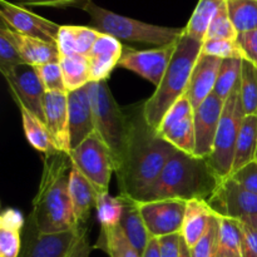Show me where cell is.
Returning a JSON list of instances; mask_svg holds the SVG:
<instances>
[{
    "mask_svg": "<svg viewBox=\"0 0 257 257\" xmlns=\"http://www.w3.org/2000/svg\"><path fill=\"white\" fill-rule=\"evenodd\" d=\"M130 118V141L122 170L117 173L120 193L142 200L155 185L176 148L161 137L145 119L141 109H133Z\"/></svg>",
    "mask_w": 257,
    "mask_h": 257,
    "instance_id": "1",
    "label": "cell"
},
{
    "mask_svg": "<svg viewBox=\"0 0 257 257\" xmlns=\"http://www.w3.org/2000/svg\"><path fill=\"white\" fill-rule=\"evenodd\" d=\"M69 156L58 152L44 156L39 188L33 201L29 220L43 233L79 230L69 195Z\"/></svg>",
    "mask_w": 257,
    "mask_h": 257,
    "instance_id": "2",
    "label": "cell"
},
{
    "mask_svg": "<svg viewBox=\"0 0 257 257\" xmlns=\"http://www.w3.org/2000/svg\"><path fill=\"white\" fill-rule=\"evenodd\" d=\"M221 178L208 163L207 158L176 151L155 185L140 201L151 200H200L207 201L217 188Z\"/></svg>",
    "mask_w": 257,
    "mask_h": 257,
    "instance_id": "3",
    "label": "cell"
},
{
    "mask_svg": "<svg viewBox=\"0 0 257 257\" xmlns=\"http://www.w3.org/2000/svg\"><path fill=\"white\" fill-rule=\"evenodd\" d=\"M202 44L186 34L183 28V34L176 43L175 52L160 85L142 104L146 122L153 130H158L166 113L187 93L192 72L202 52Z\"/></svg>",
    "mask_w": 257,
    "mask_h": 257,
    "instance_id": "4",
    "label": "cell"
},
{
    "mask_svg": "<svg viewBox=\"0 0 257 257\" xmlns=\"http://www.w3.org/2000/svg\"><path fill=\"white\" fill-rule=\"evenodd\" d=\"M88 89L94 115L95 132L109 148L117 175L122 170L127 155L130 118L117 104L107 80L89 83Z\"/></svg>",
    "mask_w": 257,
    "mask_h": 257,
    "instance_id": "5",
    "label": "cell"
},
{
    "mask_svg": "<svg viewBox=\"0 0 257 257\" xmlns=\"http://www.w3.org/2000/svg\"><path fill=\"white\" fill-rule=\"evenodd\" d=\"M83 10L89 15L93 28L112 35L118 40L142 43L160 48L173 44L183 34V28L181 29L148 24L100 8L93 2H90Z\"/></svg>",
    "mask_w": 257,
    "mask_h": 257,
    "instance_id": "6",
    "label": "cell"
},
{
    "mask_svg": "<svg viewBox=\"0 0 257 257\" xmlns=\"http://www.w3.org/2000/svg\"><path fill=\"white\" fill-rule=\"evenodd\" d=\"M245 115L240 97V82H238L235 89L225 100V107L216 133L212 153L207 158L212 170L221 180L228 177L232 173L236 142Z\"/></svg>",
    "mask_w": 257,
    "mask_h": 257,
    "instance_id": "7",
    "label": "cell"
},
{
    "mask_svg": "<svg viewBox=\"0 0 257 257\" xmlns=\"http://www.w3.org/2000/svg\"><path fill=\"white\" fill-rule=\"evenodd\" d=\"M69 158L72 165L90 181L98 193L108 192L110 177L115 172L114 162L109 148L97 132L70 151Z\"/></svg>",
    "mask_w": 257,
    "mask_h": 257,
    "instance_id": "8",
    "label": "cell"
},
{
    "mask_svg": "<svg viewBox=\"0 0 257 257\" xmlns=\"http://www.w3.org/2000/svg\"><path fill=\"white\" fill-rule=\"evenodd\" d=\"M0 72L4 75L18 107H24L45 123L44 97L47 90L38 75L37 68L22 63L7 69H0Z\"/></svg>",
    "mask_w": 257,
    "mask_h": 257,
    "instance_id": "9",
    "label": "cell"
},
{
    "mask_svg": "<svg viewBox=\"0 0 257 257\" xmlns=\"http://www.w3.org/2000/svg\"><path fill=\"white\" fill-rule=\"evenodd\" d=\"M157 132L176 150L195 155V109L187 93L166 113Z\"/></svg>",
    "mask_w": 257,
    "mask_h": 257,
    "instance_id": "10",
    "label": "cell"
},
{
    "mask_svg": "<svg viewBox=\"0 0 257 257\" xmlns=\"http://www.w3.org/2000/svg\"><path fill=\"white\" fill-rule=\"evenodd\" d=\"M215 215L245 220L257 215V195L236 182L231 176L222 178L207 200Z\"/></svg>",
    "mask_w": 257,
    "mask_h": 257,
    "instance_id": "11",
    "label": "cell"
},
{
    "mask_svg": "<svg viewBox=\"0 0 257 257\" xmlns=\"http://www.w3.org/2000/svg\"><path fill=\"white\" fill-rule=\"evenodd\" d=\"M187 201L165 198V200L138 201L141 215L152 237L181 233L185 220Z\"/></svg>",
    "mask_w": 257,
    "mask_h": 257,
    "instance_id": "12",
    "label": "cell"
},
{
    "mask_svg": "<svg viewBox=\"0 0 257 257\" xmlns=\"http://www.w3.org/2000/svg\"><path fill=\"white\" fill-rule=\"evenodd\" d=\"M2 22L14 32L57 45L60 25L8 0H0Z\"/></svg>",
    "mask_w": 257,
    "mask_h": 257,
    "instance_id": "13",
    "label": "cell"
},
{
    "mask_svg": "<svg viewBox=\"0 0 257 257\" xmlns=\"http://www.w3.org/2000/svg\"><path fill=\"white\" fill-rule=\"evenodd\" d=\"M80 231L82 227L65 232L43 233L29 220L24 230L19 257H68L79 237Z\"/></svg>",
    "mask_w": 257,
    "mask_h": 257,
    "instance_id": "14",
    "label": "cell"
},
{
    "mask_svg": "<svg viewBox=\"0 0 257 257\" xmlns=\"http://www.w3.org/2000/svg\"><path fill=\"white\" fill-rule=\"evenodd\" d=\"M176 43L147 50H136L133 48L124 47V52L118 65L137 73L157 88L170 64Z\"/></svg>",
    "mask_w": 257,
    "mask_h": 257,
    "instance_id": "15",
    "label": "cell"
},
{
    "mask_svg": "<svg viewBox=\"0 0 257 257\" xmlns=\"http://www.w3.org/2000/svg\"><path fill=\"white\" fill-rule=\"evenodd\" d=\"M223 107L225 100L212 93L195 109V156L197 157L208 158L212 153Z\"/></svg>",
    "mask_w": 257,
    "mask_h": 257,
    "instance_id": "16",
    "label": "cell"
},
{
    "mask_svg": "<svg viewBox=\"0 0 257 257\" xmlns=\"http://www.w3.org/2000/svg\"><path fill=\"white\" fill-rule=\"evenodd\" d=\"M68 115L72 151L95 132L94 115L88 85L74 92H68Z\"/></svg>",
    "mask_w": 257,
    "mask_h": 257,
    "instance_id": "17",
    "label": "cell"
},
{
    "mask_svg": "<svg viewBox=\"0 0 257 257\" xmlns=\"http://www.w3.org/2000/svg\"><path fill=\"white\" fill-rule=\"evenodd\" d=\"M45 125L53 138L55 147L69 156V115H68V93L47 92L44 97Z\"/></svg>",
    "mask_w": 257,
    "mask_h": 257,
    "instance_id": "18",
    "label": "cell"
},
{
    "mask_svg": "<svg viewBox=\"0 0 257 257\" xmlns=\"http://www.w3.org/2000/svg\"><path fill=\"white\" fill-rule=\"evenodd\" d=\"M124 52V45L117 38L105 33H100L99 38L93 45L88 54L92 82L107 80L110 73L119 64V60Z\"/></svg>",
    "mask_w": 257,
    "mask_h": 257,
    "instance_id": "19",
    "label": "cell"
},
{
    "mask_svg": "<svg viewBox=\"0 0 257 257\" xmlns=\"http://www.w3.org/2000/svg\"><path fill=\"white\" fill-rule=\"evenodd\" d=\"M221 64H222V59L203 54L201 52L187 89V95L193 109L202 104L206 98L210 97L213 93Z\"/></svg>",
    "mask_w": 257,
    "mask_h": 257,
    "instance_id": "20",
    "label": "cell"
},
{
    "mask_svg": "<svg viewBox=\"0 0 257 257\" xmlns=\"http://www.w3.org/2000/svg\"><path fill=\"white\" fill-rule=\"evenodd\" d=\"M215 212L206 200L193 198L186 203V213L181 235L188 247H193L207 232Z\"/></svg>",
    "mask_w": 257,
    "mask_h": 257,
    "instance_id": "21",
    "label": "cell"
},
{
    "mask_svg": "<svg viewBox=\"0 0 257 257\" xmlns=\"http://www.w3.org/2000/svg\"><path fill=\"white\" fill-rule=\"evenodd\" d=\"M9 34L13 43L17 47L18 52H19L20 57L27 64L33 65V67H39V65L48 64V63H57L60 60L59 50L55 44L19 34L10 28Z\"/></svg>",
    "mask_w": 257,
    "mask_h": 257,
    "instance_id": "22",
    "label": "cell"
},
{
    "mask_svg": "<svg viewBox=\"0 0 257 257\" xmlns=\"http://www.w3.org/2000/svg\"><path fill=\"white\" fill-rule=\"evenodd\" d=\"M69 195L75 217L82 226L87 222L92 208L95 207L98 191L90 183V181L73 165L69 173Z\"/></svg>",
    "mask_w": 257,
    "mask_h": 257,
    "instance_id": "23",
    "label": "cell"
},
{
    "mask_svg": "<svg viewBox=\"0 0 257 257\" xmlns=\"http://www.w3.org/2000/svg\"><path fill=\"white\" fill-rule=\"evenodd\" d=\"M120 195L124 200V211H123L119 226L123 232H124L125 237L130 240L133 247L142 256L152 236L148 232L142 215H141L138 200L131 197V196L123 195V193H120Z\"/></svg>",
    "mask_w": 257,
    "mask_h": 257,
    "instance_id": "24",
    "label": "cell"
},
{
    "mask_svg": "<svg viewBox=\"0 0 257 257\" xmlns=\"http://www.w3.org/2000/svg\"><path fill=\"white\" fill-rule=\"evenodd\" d=\"M24 225V217L18 210L7 208L3 211L0 216V257H19Z\"/></svg>",
    "mask_w": 257,
    "mask_h": 257,
    "instance_id": "25",
    "label": "cell"
},
{
    "mask_svg": "<svg viewBox=\"0 0 257 257\" xmlns=\"http://www.w3.org/2000/svg\"><path fill=\"white\" fill-rule=\"evenodd\" d=\"M257 152V115H245L235 148L232 173L243 166L256 161Z\"/></svg>",
    "mask_w": 257,
    "mask_h": 257,
    "instance_id": "26",
    "label": "cell"
},
{
    "mask_svg": "<svg viewBox=\"0 0 257 257\" xmlns=\"http://www.w3.org/2000/svg\"><path fill=\"white\" fill-rule=\"evenodd\" d=\"M22 113L23 128H24L25 137H27L29 145L38 152L43 153L44 156H50L58 153V148L55 147L53 138L48 131L45 123H43L39 118L35 117L33 113L25 109L24 107H19Z\"/></svg>",
    "mask_w": 257,
    "mask_h": 257,
    "instance_id": "27",
    "label": "cell"
},
{
    "mask_svg": "<svg viewBox=\"0 0 257 257\" xmlns=\"http://www.w3.org/2000/svg\"><path fill=\"white\" fill-rule=\"evenodd\" d=\"M217 216V215H216ZM217 255L216 257H242V223L240 220L217 216Z\"/></svg>",
    "mask_w": 257,
    "mask_h": 257,
    "instance_id": "28",
    "label": "cell"
},
{
    "mask_svg": "<svg viewBox=\"0 0 257 257\" xmlns=\"http://www.w3.org/2000/svg\"><path fill=\"white\" fill-rule=\"evenodd\" d=\"M223 2L225 0H198L197 7L185 27L186 34L197 42H205L208 28Z\"/></svg>",
    "mask_w": 257,
    "mask_h": 257,
    "instance_id": "29",
    "label": "cell"
},
{
    "mask_svg": "<svg viewBox=\"0 0 257 257\" xmlns=\"http://www.w3.org/2000/svg\"><path fill=\"white\" fill-rule=\"evenodd\" d=\"M67 92H74L92 83L89 60L79 54L62 57L59 60Z\"/></svg>",
    "mask_w": 257,
    "mask_h": 257,
    "instance_id": "30",
    "label": "cell"
},
{
    "mask_svg": "<svg viewBox=\"0 0 257 257\" xmlns=\"http://www.w3.org/2000/svg\"><path fill=\"white\" fill-rule=\"evenodd\" d=\"M94 248H102L109 257H141L138 251L125 237L120 226L100 228V235Z\"/></svg>",
    "mask_w": 257,
    "mask_h": 257,
    "instance_id": "31",
    "label": "cell"
},
{
    "mask_svg": "<svg viewBox=\"0 0 257 257\" xmlns=\"http://www.w3.org/2000/svg\"><path fill=\"white\" fill-rule=\"evenodd\" d=\"M226 7L238 34L257 29V0H226Z\"/></svg>",
    "mask_w": 257,
    "mask_h": 257,
    "instance_id": "32",
    "label": "cell"
},
{
    "mask_svg": "<svg viewBox=\"0 0 257 257\" xmlns=\"http://www.w3.org/2000/svg\"><path fill=\"white\" fill-rule=\"evenodd\" d=\"M97 217L99 221L100 228H110L119 226L124 211V200L122 195L110 196L109 192L98 193Z\"/></svg>",
    "mask_w": 257,
    "mask_h": 257,
    "instance_id": "33",
    "label": "cell"
},
{
    "mask_svg": "<svg viewBox=\"0 0 257 257\" xmlns=\"http://www.w3.org/2000/svg\"><path fill=\"white\" fill-rule=\"evenodd\" d=\"M240 97L246 115H257V67L242 60L240 77Z\"/></svg>",
    "mask_w": 257,
    "mask_h": 257,
    "instance_id": "34",
    "label": "cell"
},
{
    "mask_svg": "<svg viewBox=\"0 0 257 257\" xmlns=\"http://www.w3.org/2000/svg\"><path fill=\"white\" fill-rule=\"evenodd\" d=\"M241 67L242 60L241 59H225L222 60L220 70H218L217 80L215 85V93L218 98L226 100L231 94L236 85L240 82Z\"/></svg>",
    "mask_w": 257,
    "mask_h": 257,
    "instance_id": "35",
    "label": "cell"
},
{
    "mask_svg": "<svg viewBox=\"0 0 257 257\" xmlns=\"http://www.w3.org/2000/svg\"><path fill=\"white\" fill-rule=\"evenodd\" d=\"M202 53L220 59H241L243 60L242 50L238 45L237 39H206L202 44Z\"/></svg>",
    "mask_w": 257,
    "mask_h": 257,
    "instance_id": "36",
    "label": "cell"
},
{
    "mask_svg": "<svg viewBox=\"0 0 257 257\" xmlns=\"http://www.w3.org/2000/svg\"><path fill=\"white\" fill-rule=\"evenodd\" d=\"M237 35H238L237 30L235 29L230 17H228L227 7H226V0H225L223 4L220 7V9H218L217 14H216L215 18H213L210 28H208L206 39L218 38V39L236 40L237 39Z\"/></svg>",
    "mask_w": 257,
    "mask_h": 257,
    "instance_id": "37",
    "label": "cell"
},
{
    "mask_svg": "<svg viewBox=\"0 0 257 257\" xmlns=\"http://www.w3.org/2000/svg\"><path fill=\"white\" fill-rule=\"evenodd\" d=\"M37 68L38 75L47 92H67L60 63H48Z\"/></svg>",
    "mask_w": 257,
    "mask_h": 257,
    "instance_id": "38",
    "label": "cell"
},
{
    "mask_svg": "<svg viewBox=\"0 0 257 257\" xmlns=\"http://www.w3.org/2000/svg\"><path fill=\"white\" fill-rule=\"evenodd\" d=\"M217 232L218 220L217 216H213L210 227L203 237L191 247V257H216L217 255Z\"/></svg>",
    "mask_w": 257,
    "mask_h": 257,
    "instance_id": "39",
    "label": "cell"
},
{
    "mask_svg": "<svg viewBox=\"0 0 257 257\" xmlns=\"http://www.w3.org/2000/svg\"><path fill=\"white\" fill-rule=\"evenodd\" d=\"M22 63H24V60L22 59L17 47L10 38L9 28L2 22V29H0V69H7V68L22 64Z\"/></svg>",
    "mask_w": 257,
    "mask_h": 257,
    "instance_id": "40",
    "label": "cell"
},
{
    "mask_svg": "<svg viewBox=\"0 0 257 257\" xmlns=\"http://www.w3.org/2000/svg\"><path fill=\"white\" fill-rule=\"evenodd\" d=\"M100 33L102 32H99V30L93 27L73 25V34H74V44L77 54L88 57L94 43L99 38Z\"/></svg>",
    "mask_w": 257,
    "mask_h": 257,
    "instance_id": "41",
    "label": "cell"
},
{
    "mask_svg": "<svg viewBox=\"0 0 257 257\" xmlns=\"http://www.w3.org/2000/svg\"><path fill=\"white\" fill-rule=\"evenodd\" d=\"M92 0H14L22 7H49V8H79L84 9Z\"/></svg>",
    "mask_w": 257,
    "mask_h": 257,
    "instance_id": "42",
    "label": "cell"
},
{
    "mask_svg": "<svg viewBox=\"0 0 257 257\" xmlns=\"http://www.w3.org/2000/svg\"><path fill=\"white\" fill-rule=\"evenodd\" d=\"M231 177L246 190L257 195V161L250 162L236 172L231 173Z\"/></svg>",
    "mask_w": 257,
    "mask_h": 257,
    "instance_id": "43",
    "label": "cell"
},
{
    "mask_svg": "<svg viewBox=\"0 0 257 257\" xmlns=\"http://www.w3.org/2000/svg\"><path fill=\"white\" fill-rule=\"evenodd\" d=\"M237 43L242 50L243 59L257 67V29L240 33L237 35Z\"/></svg>",
    "mask_w": 257,
    "mask_h": 257,
    "instance_id": "44",
    "label": "cell"
},
{
    "mask_svg": "<svg viewBox=\"0 0 257 257\" xmlns=\"http://www.w3.org/2000/svg\"><path fill=\"white\" fill-rule=\"evenodd\" d=\"M242 223V243H241V256L257 257V230L251 226Z\"/></svg>",
    "mask_w": 257,
    "mask_h": 257,
    "instance_id": "45",
    "label": "cell"
},
{
    "mask_svg": "<svg viewBox=\"0 0 257 257\" xmlns=\"http://www.w3.org/2000/svg\"><path fill=\"white\" fill-rule=\"evenodd\" d=\"M181 233L163 236L158 238L161 248V257H180L181 256Z\"/></svg>",
    "mask_w": 257,
    "mask_h": 257,
    "instance_id": "46",
    "label": "cell"
},
{
    "mask_svg": "<svg viewBox=\"0 0 257 257\" xmlns=\"http://www.w3.org/2000/svg\"><path fill=\"white\" fill-rule=\"evenodd\" d=\"M90 252H92V246L88 241V232L84 227H82L79 237L68 257H89Z\"/></svg>",
    "mask_w": 257,
    "mask_h": 257,
    "instance_id": "47",
    "label": "cell"
},
{
    "mask_svg": "<svg viewBox=\"0 0 257 257\" xmlns=\"http://www.w3.org/2000/svg\"><path fill=\"white\" fill-rule=\"evenodd\" d=\"M141 257H161V248H160L158 238H155V237L151 238L150 243H148L145 252L142 253V256Z\"/></svg>",
    "mask_w": 257,
    "mask_h": 257,
    "instance_id": "48",
    "label": "cell"
},
{
    "mask_svg": "<svg viewBox=\"0 0 257 257\" xmlns=\"http://www.w3.org/2000/svg\"><path fill=\"white\" fill-rule=\"evenodd\" d=\"M180 257H191V248L188 247L187 243L182 238L181 241V256Z\"/></svg>",
    "mask_w": 257,
    "mask_h": 257,
    "instance_id": "49",
    "label": "cell"
},
{
    "mask_svg": "<svg viewBox=\"0 0 257 257\" xmlns=\"http://www.w3.org/2000/svg\"><path fill=\"white\" fill-rule=\"evenodd\" d=\"M241 222L246 223V225L251 226V227L256 228L257 230V215L256 216H252V217H248V218H245V220H242Z\"/></svg>",
    "mask_w": 257,
    "mask_h": 257,
    "instance_id": "50",
    "label": "cell"
},
{
    "mask_svg": "<svg viewBox=\"0 0 257 257\" xmlns=\"http://www.w3.org/2000/svg\"><path fill=\"white\" fill-rule=\"evenodd\" d=\"M256 161H257V152H256Z\"/></svg>",
    "mask_w": 257,
    "mask_h": 257,
    "instance_id": "51",
    "label": "cell"
}]
</instances>
